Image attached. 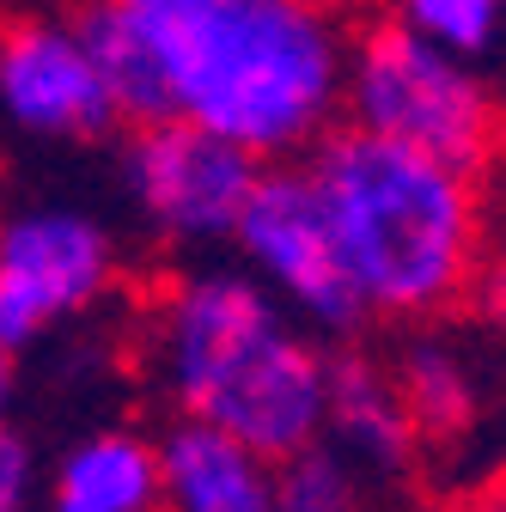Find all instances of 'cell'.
Here are the masks:
<instances>
[{
	"label": "cell",
	"instance_id": "cell-14",
	"mask_svg": "<svg viewBox=\"0 0 506 512\" xmlns=\"http://www.w3.org/2000/svg\"><path fill=\"white\" fill-rule=\"evenodd\" d=\"M275 482H281V512H366V488H372L324 439L311 452L275 464Z\"/></svg>",
	"mask_w": 506,
	"mask_h": 512
},
{
	"label": "cell",
	"instance_id": "cell-1",
	"mask_svg": "<svg viewBox=\"0 0 506 512\" xmlns=\"http://www.w3.org/2000/svg\"><path fill=\"white\" fill-rule=\"evenodd\" d=\"M129 122H183L250 165H305L342 128L354 25L305 0H104L80 13Z\"/></svg>",
	"mask_w": 506,
	"mask_h": 512
},
{
	"label": "cell",
	"instance_id": "cell-18",
	"mask_svg": "<svg viewBox=\"0 0 506 512\" xmlns=\"http://www.w3.org/2000/svg\"><path fill=\"white\" fill-rule=\"evenodd\" d=\"M452 512H506V482H494V488H476V494H464Z\"/></svg>",
	"mask_w": 506,
	"mask_h": 512
},
{
	"label": "cell",
	"instance_id": "cell-16",
	"mask_svg": "<svg viewBox=\"0 0 506 512\" xmlns=\"http://www.w3.org/2000/svg\"><path fill=\"white\" fill-rule=\"evenodd\" d=\"M476 305L488 311V317H500L506 324V256H494V263H482V275H476Z\"/></svg>",
	"mask_w": 506,
	"mask_h": 512
},
{
	"label": "cell",
	"instance_id": "cell-11",
	"mask_svg": "<svg viewBox=\"0 0 506 512\" xmlns=\"http://www.w3.org/2000/svg\"><path fill=\"white\" fill-rule=\"evenodd\" d=\"M324 445L342 452L366 482H385V476H403L415 464V421L397 397V384L385 366L372 360H336V378H330V415H324Z\"/></svg>",
	"mask_w": 506,
	"mask_h": 512
},
{
	"label": "cell",
	"instance_id": "cell-4",
	"mask_svg": "<svg viewBox=\"0 0 506 512\" xmlns=\"http://www.w3.org/2000/svg\"><path fill=\"white\" fill-rule=\"evenodd\" d=\"M342 128L476 177L506 141V98L397 13H378L348 37Z\"/></svg>",
	"mask_w": 506,
	"mask_h": 512
},
{
	"label": "cell",
	"instance_id": "cell-15",
	"mask_svg": "<svg viewBox=\"0 0 506 512\" xmlns=\"http://www.w3.org/2000/svg\"><path fill=\"white\" fill-rule=\"evenodd\" d=\"M43 458L19 427H0V512H37Z\"/></svg>",
	"mask_w": 506,
	"mask_h": 512
},
{
	"label": "cell",
	"instance_id": "cell-10",
	"mask_svg": "<svg viewBox=\"0 0 506 512\" xmlns=\"http://www.w3.org/2000/svg\"><path fill=\"white\" fill-rule=\"evenodd\" d=\"M159 488L165 512H281L275 458L189 421L159 433Z\"/></svg>",
	"mask_w": 506,
	"mask_h": 512
},
{
	"label": "cell",
	"instance_id": "cell-12",
	"mask_svg": "<svg viewBox=\"0 0 506 512\" xmlns=\"http://www.w3.org/2000/svg\"><path fill=\"white\" fill-rule=\"evenodd\" d=\"M385 372H391V384H397V397H403V409H409L421 439L470 427V415H476V372L446 336H409Z\"/></svg>",
	"mask_w": 506,
	"mask_h": 512
},
{
	"label": "cell",
	"instance_id": "cell-2",
	"mask_svg": "<svg viewBox=\"0 0 506 512\" xmlns=\"http://www.w3.org/2000/svg\"><path fill=\"white\" fill-rule=\"evenodd\" d=\"M141 360L189 427H214L275 464L324 439L336 354L238 263L177 269L147 299Z\"/></svg>",
	"mask_w": 506,
	"mask_h": 512
},
{
	"label": "cell",
	"instance_id": "cell-6",
	"mask_svg": "<svg viewBox=\"0 0 506 512\" xmlns=\"http://www.w3.org/2000/svg\"><path fill=\"white\" fill-rule=\"evenodd\" d=\"M257 177L263 165H250L226 141H208L183 122H135V135L116 153V183L129 214L147 226V238L196 256V263L232 250Z\"/></svg>",
	"mask_w": 506,
	"mask_h": 512
},
{
	"label": "cell",
	"instance_id": "cell-13",
	"mask_svg": "<svg viewBox=\"0 0 506 512\" xmlns=\"http://www.w3.org/2000/svg\"><path fill=\"white\" fill-rule=\"evenodd\" d=\"M397 19L482 80H506V0H409Z\"/></svg>",
	"mask_w": 506,
	"mask_h": 512
},
{
	"label": "cell",
	"instance_id": "cell-8",
	"mask_svg": "<svg viewBox=\"0 0 506 512\" xmlns=\"http://www.w3.org/2000/svg\"><path fill=\"white\" fill-rule=\"evenodd\" d=\"M232 263L269 299H281L311 336H342L360 324L354 287L342 275L324 202L311 189L305 165H275L257 177L244 220L232 232Z\"/></svg>",
	"mask_w": 506,
	"mask_h": 512
},
{
	"label": "cell",
	"instance_id": "cell-7",
	"mask_svg": "<svg viewBox=\"0 0 506 512\" xmlns=\"http://www.w3.org/2000/svg\"><path fill=\"white\" fill-rule=\"evenodd\" d=\"M116 122L122 104L80 13L0 19V135L25 147H86Z\"/></svg>",
	"mask_w": 506,
	"mask_h": 512
},
{
	"label": "cell",
	"instance_id": "cell-9",
	"mask_svg": "<svg viewBox=\"0 0 506 512\" xmlns=\"http://www.w3.org/2000/svg\"><path fill=\"white\" fill-rule=\"evenodd\" d=\"M37 512H165L159 439L141 427H86L43 470Z\"/></svg>",
	"mask_w": 506,
	"mask_h": 512
},
{
	"label": "cell",
	"instance_id": "cell-5",
	"mask_svg": "<svg viewBox=\"0 0 506 512\" xmlns=\"http://www.w3.org/2000/svg\"><path fill=\"white\" fill-rule=\"evenodd\" d=\"M122 281V238L80 202L0 208V354H31L92 317Z\"/></svg>",
	"mask_w": 506,
	"mask_h": 512
},
{
	"label": "cell",
	"instance_id": "cell-17",
	"mask_svg": "<svg viewBox=\"0 0 506 512\" xmlns=\"http://www.w3.org/2000/svg\"><path fill=\"white\" fill-rule=\"evenodd\" d=\"M13 397H19V360L0 354V427H13Z\"/></svg>",
	"mask_w": 506,
	"mask_h": 512
},
{
	"label": "cell",
	"instance_id": "cell-3",
	"mask_svg": "<svg viewBox=\"0 0 506 512\" xmlns=\"http://www.w3.org/2000/svg\"><path fill=\"white\" fill-rule=\"evenodd\" d=\"M324 202L342 275L360 317L421 324L458 305L482 275V196L476 177L403 153L391 141L336 135L305 159Z\"/></svg>",
	"mask_w": 506,
	"mask_h": 512
}]
</instances>
